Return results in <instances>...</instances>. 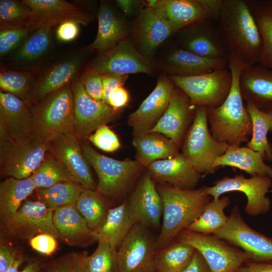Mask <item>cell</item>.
Wrapping results in <instances>:
<instances>
[{
	"label": "cell",
	"instance_id": "cell-42",
	"mask_svg": "<svg viewBox=\"0 0 272 272\" xmlns=\"http://www.w3.org/2000/svg\"><path fill=\"white\" fill-rule=\"evenodd\" d=\"M30 177L36 189L47 188L60 182L71 181L59 165L48 153Z\"/></svg>",
	"mask_w": 272,
	"mask_h": 272
},
{
	"label": "cell",
	"instance_id": "cell-10",
	"mask_svg": "<svg viewBox=\"0 0 272 272\" xmlns=\"http://www.w3.org/2000/svg\"><path fill=\"white\" fill-rule=\"evenodd\" d=\"M222 0H150L147 5L165 20L173 33L217 18Z\"/></svg>",
	"mask_w": 272,
	"mask_h": 272
},
{
	"label": "cell",
	"instance_id": "cell-40",
	"mask_svg": "<svg viewBox=\"0 0 272 272\" xmlns=\"http://www.w3.org/2000/svg\"><path fill=\"white\" fill-rule=\"evenodd\" d=\"M37 189L39 201L54 212L62 207L76 205L85 189L72 181H65Z\"/></svg>",
	"mask_w": 272,
	"mask_h": 272
},
{
	"label": "cell",
	"instance_id": "cell-16",
	"mask_svg": "<svg viewBox=\"0 0 272 272\" xmlns=\"http://www.w3.org/2000/svg\"><path fill=\"white\" fill-rule=\"evenodd\" d=\"M74 105V133L79 139L88 138L99 127L110 121L117 111L102 100L90 96L80 79L71 83Z\"/></svg>",
	"mask_w": 272,
	"mask_h": 272
},
{
	"label": "cell",
	"instance_id": "cell-13",
	"mask_svg": "<svg viewBox=\"0 0 272 272\" xmlns=\"http://www.w3.org/2000/svg\"><path fill=\"white\" fill-rule=\"evenodd\" d=\"M214 235L247 253L252 260L272 261V238L250 227L237 205L232 208L226 224Z\"/></svg>",
	"mask_w": 272,
	"mask_h": 272
},
{
	"label": "cell",
	"instance_id": "cell-59",
	"mask_svg": "<svg viewBox=\"0 0 272 272\" xmlns=\"http://www.w3.org/2000/svg\"><path fill=\"white\" fill-rule=\"evenodd\" d=\"M41 267L39 262H30L20 272H39Z\"/></svg>",
	"mask_w": 272,
	"mask_h": 272
},
{
	"label": "cell",
	"instance_id": "cell-57",
	"mask_svg": "<svg viewBox=\"0 0 272 272\" xmlns=\"http://www.w3.org/2000/svg\"><path fill=\"white\" fill-rule=\"evenodd\" d=\"M115 3L124 15L129 16L139 10L142 2L133 0H117Z\"/></svg>",
	"mask_w": 272,
	"mask_h": 272
},
{
	"label": "cell",
	"instance_id": "cell-20",
	"mask_svg": "<svg viewBox=\"0 0 272 272\" xmlns=\"http://www.w3.org/2000/svg\"><path fill=\"white\" fill-rule=\"evenodd\" d=\"M127 202L130 216L134 224L157 229L163 215L161 197L148 172L138 182Z\"/></svg>",
	"mask_w": 272,
	"mask_h": 272
},
{
	"label": "cell",
	"instance_id": "cell-52",
	"mask_svg": "<svg viewBox=\"0 0 272 272\" xmlns=\"http://www.w3.org/2000/svg\"><path fill=\"white\" fill-rule=\"evenodd\" d=\"M79 23L73 20L64 21L58 25L56 30L57 39L64 42H70L78 36Z\"/></svg>",
	"mask_w": 272,
	"mask_h": 272
},
{
	"label": "cell",
	"instance_id": "cell-37",
	"mask_svg": "<svg viewBox=\"0 0 272 272\" xmlns=\"http://www.w3.org/2000/svg\"><path fill=\"white\" fill-rule=\"evenodd\" d=\"M230 204L228 196H223L210 201L195 221L186 230L205 235L215 234L227 223L229 216L224 210Z\"/></svg>",
	"mask_w": 272,
	"mask_h": 272
},
{
	"label": "cell",
	"instance_id": "cell-29",
	"mask_svg": "<svg viewBox=\"0 0 272 272\" xmlns=\"http://www.w3.org/2000/svg\"><path fill=\"white\" fill-rule=\"evenodd\" d=\"M209 21L193 25L187 30L183 37L182 48L204 57L227 59L228 54L218 29Z\"/></svg>",
	"mask_w": 272,
	"mask_h": 272
},
{
	"label": "cell",
	"instance_id": "cell-27",
	"mask_svg": "<svg viewBox=\"0 0 272 272\" xmlns=\"http://www.w3.org/2000/svg\"><path fill=\"white\" fill-rule=\"evenodd\" d=\"M172 33L167 22L152 8L147 5L140 11L135 35L143 55L149 58Z\"/></svg>",
	"mask_w": 272,
	"mask_h": 272
},
{
	"label": "cell",
	"instance_id": "cell-24",
	"mask_svg": "<svg viewBox=\"0 0 272 272\" xmlns=\"http://www.w3.org/2000/svg\"><path fill=\"white\" fill-rule=\"evenodd\" d=\"M240 91L243 100L258 109H272V70L255 64L245 67L239 78Z\"/></svg>",
	"mask_w": 272,
	"mask_h": 272
},
{
	"label": "cell",
	"instance_id": "cell-49",
	"mask_svg": "<svg viewBox=\"0 0 272 272\" xmlns=\"http://www.w3.org/2000/svg\"><path fill=\"white\" fill-rule=\"evenodd\" d=\"M80 80L90 96L102 100L103 86L101 74L90 67L83 73Z\"/></svg>",
	"mask_w": 272,
	"mask_h": 272
},
{
	"label": "cell",
	"instance_id": "cell-23",
	"mask_svg": "<svg viewBox=\"0 0 272 272\" xmlns=\"http://www.w3.org/2000/svg\"><path fill=\"white\" fill-rule=\"evenodd\" d=\"M147 168L153 179L182 189H194L202 176L182 153L154 161Z\"/></svg>",
	"mask_w": 272,
	"mask_h": 272
},
{
	"label": "cell",
	"instance_id": "cell-48",
	"mask_svg": "<svg viewBox=\"0 0 272 272\" xmlns=\"http://www.w3.org/2000/svg\"><path fill=\"white\" fill-rule=\"evenodd\" d=\"M31 33L26 27L1 29L0 55L4 56L14 49Z\"/></svg>",
	"mask_w": 272,
	"mask_h": 272
},
{
	"label": "cell",
	"instance_id": "cell-9",
	"mask_svg": "<svg viewBox=\"0 0 272 272\" xmlns=\"http://www.w3.org/2000/svg\"><path fill=\"white\" fill-rule=\"evenodd\" d=\"M176 239L197 250L211 272H235L243 264L252 260L247 253L214 234H202L185 229Z\"/></svg>",
	"mask_w": 272,
	"mask_h": 272
},
{
	"label": "cell",
	"instance_id": "cell-62",
	"mask_svg": "<svg viewBox=\"0 0 272 272\" xmlns=\"http://www.w3.org/2000/svg\"><path fill=\"white\" fill-rule=\"evenodd\" d=\"M270 192H272V189L271 190H270Z\"/></svg>",
	"mask_w": 272,
	"mask_h": 272
},
{
	"label": "cell",
	"instance_id": "cell-6",
	"mask_svg": "<svg viewBox=\"0 0 272 272\" xmlns=\"http://www.w3.org/2000/svg\"><path fill=\"white\" fill-rule=\"evenodd\" d=\"M208 108L197 106L192 122L182 143V154L201 175L213 172L215 161L229 145L214 138L208 128Z\"/></svg>",
	"mask_w": 272,
	"mask_h": 272
},
{
	"label": "cell",
	"instance_id": "cell-32",
	"mask_svg": "<svg viewBox=\"0 0 272 272\" xmlns=\"http://www.w3.org/2000/svg\"><path fill=\"white\" fill-rule=\"evenodd\" d=\"M36 189L30 177L19 179L12 177L0 184V228L12 220L25 199Z\"/></svg>",
	"mask_w": 272,
	"mask_h": 272
},
{
	"label": "cell",
	"instance_id": "cell-55",
	"mask_svg": "<svg viewBox=\"0 0 272 272\" xmlns=\"http://www.w3.org/2000/svg\"><path fill=\"white\" fill-rule=\"evenodd\" d=\"M179 272H211V271L202 256L195 250L189 264Z\"/></svg>",
	"mask_w": 272,
	"mask_h": 272
},
{
	"label": "cell",
	"instance_id": "cell-5",
	"mask_svg": "<svg viewBox=\"0 0 272 272\" xmlns=\"http://www.w3.org/2000/svg\"><path fill=\"white\" fill-rule=\"evenodd\" d=\"M82 147L87 161L97 175L96 190L103 197L114 199L123 195L144 167L136 160H117L105 156L86 143Z\"/></svg>",
	"mask_w": 272,
	"mask_h": 272
},
{
	"label": "cell",
	"instance_id": "cell-61",
	"mask_svg": "<svg viewBox=\"0 0 272 272\" xmlns=\"http://www.w3.org/2000/svg\"><path fill=\"white\" fill-rule=\"evenodd\" d=\"M269 3L272 6V1H268Z\"/></svg>",
	"mask_w": 272,
	"mask_h": 272
},
{
	"label": "cell",
	"instance_id": "cell-44",
	"mask_svg": "<svg viewBox=\"0 0 272 272\" xmlns=\"http://www.w3.org/2000/svg\"><path fill=\"white\" fill-rule=\"evenodd\" d=\"M30 9L24 3L14 0L0 1V27L1 29L25 27Z\"/></svg>",
	"mask_w": 272,
	"mask_h": 272
},
{
	"label": "cell",
	"instance_id": "cell-56",
	"mask_svg": "<svg viewBox=\"0 0 272 272\" xmlns=\"http://www.w3.org/2000/svg\"><path fill=\"white\" fill-rule=\"evenodd\" d=\"M235 272H272V261H249Z\"/></svg>",
	"mask_w": 272,
	"mask_h": 272
},
{
	"label": "cell",
	"instance_id": "cell-46",
	"mask_svg": "<svg viewBox=\"0 0 272 272\" xmlns=\"http://www.w3.org/2000/svg\"><path fill=\"white\" fill-rule=\"evenodd\" d=\"M87 255L85 251L65 253L41 267L39 272H84Z\"/></svg>",
	"mask_w": 272,
	"mask_h": 272
},
{
	"label": "cell",
	"instance_id": "cell-58",
	"mask_svg": "<svg viewBox=\"0 0 272 272\" xmlns=\"http://www.w3.org/2000/svg\"><path fill=\"white\" fill-rule=\"evenodd\" d=\"M24 261V256L21 254H18L7 272H20L18 270L19 267Z\"/></svg>",
	"mask_w": 272,
	"mask_h": 272
},
{
	"label": "cell",
	"instance_id": "cell-11",
	"mask_svg": "<svg viewBox=\"0 0 272 272\" xmlns=\"http://www.w3.org/2000/svg\"><path fill=\"white\" fill-rule=\"evenodd\" d=\"M272 179L267 176L245 178L243 174L233 177L224 176L216 180L212 186H204L207 193L217 199L224 193L239 191L247 197L245 212L249 216H257L269 212L271 201L266 194L272 187Z\"/></svg>",
	"mask_w": 272,
	"mask_h": 272
},
{
	"label": "cell",
	"instance_id": "cell-15",
	"mask_svg": "<svg viewBox=\"0 0 272 272\" xmlns=\"http://www.w3.org/2000/svg\"><path fill=\"white\" fill-rule=\"evenodd\" d=\"M53 216V211L40 201L25 200L2 231L13 239L29 240L41 234L59 239Z\"/></svg>",
	"mask_w": 272,
	"mask_h": 272
},
{
	"label": "cell",
	"instance_id": "cell-60",
	"mask_svg": "<svg viewBox=\"0 0 272 272\" xmlns=\"http://www.w3.org/2000/svg\"><path fill=\"white\" fill-rule=\"evenodd\" d=\"M265 112H266L269 115L270 118V127L269 131L272 132V109L265 111Z\"/></svg>",
	"mask_w": 272,
	"mask_h": 272
},
{
	"label": "cell",
	"instance_id": "cell-26",
	"mask_svg": "<svg viewBox=\"0 0 272 272\" xmlns=\"http://www.w3.org/2000/svg\"><path fill=\"white\" fill-rule=\"evenodd\" d=\"M53 222L59 239L70 246L84 247L96 241L92 231L76 205L55 210Z\"/></svg>",
	"mask_w": 272,
	"mask_h": 272
},
{
	"label": "cell",
	"instance_id": "cell-21",
	"mask_svg": "<svg viewBox=\"0 0 272 272\" xmlns=\"http://www.w3.org/2000/svg\"><path fill=\"white\" fill-rule=\"evenodd\" d=\"M32 107L26 102L7 92H0V136L20 141L34 133Z\"/></svg>",
	"mask_w": 272,
	"mask_h": 272
},
{
	"label": "cell",
	"instance_id": "cell-4",
	"mask_svg": "<svg viewBox=\"0 0 272 272\" xmlns=\"http://www.w3.org/2000/svg\"><path fill=\"white\" fill-rule=\"evenodd\" d=\"M34 133L47 141L74 133L73 94L70 83L50 94L32 107Z\"/></svg>",
	"mask_w": 272,
	"mask_h": 272
},
{
	"label": "cell",
	"instance_id": "cell-3",
	"mask_svg": "<svg viewBox=\"0 0 272 272\" xmlns=\"http://www.w3.org/2000/svg\"><path fill=\"white\" fill-rule=\"evenodd\" d=\"M157 190L163 203L162 222L156 240V250L167 245L198 218L211 201L205 186L198 189H182L167 184Z\"/></svg>",
	"mask_w": 272,
	"mask_h": 272
},
{
	"label": "cell",
	"instance_id": "cell-43",
	"mask_svg": "<svg viewBox=\"0 0 272 272\" xmlns=\"http://www.w3.org/2000/svg\"><path fill=\"white\" fill-rule=\"evenodd\" d=\"M116 250L108 243L98 241L92 254L84 260V272H116Z\"/></svg>",
	"mask_w": 272,
	"mask_h": 272
},
{
	"label": "cell",
	"instance_id": "cell-17",
	"mask_svg": "<svg viewBox=\"0 0 272 272\" xmlns=\"http://www.w3.org/2000/svg\"><path fill=\"white\" fill-rule=\"evenodd\" d=\"M90 68L101 74L128 75L130 74H152L155 64L137 50L127 38L119 42L110 50L100 54Z\"/></svg>",
	"mask_w": 272,
	"mask_h": 272
},
{
	"label": "cell",
	"instance_id": "cell-45",
	"mask_svg": "<svg viewBox=\"0 0 272 272\" xmlns=\"http://www.w3.org/2000/svg\"><path fill=\"white\" fill-rule=\"evenodd\" d=\"M32 77L26 73L6 71L0 74L1 91L11 93L26 102L31 92Z\"/></svg>",
	"mask_w": 272,
	"mask_h": 272
},
{
	"label": "cell",
	"instance_id": "cell-35",
	"mask_svg": "<svg viewBox=\"0 0 272 272\" xmlns=\"http://www.w3.org/2000/svg\"><path fill=\"white\" fill-rule=\"evenodd\" d=\"M195 250L191 245L175 239L156 250V272H179L183 270L191 261Z\"/></svg>",
	"mask_w": 272,
	"mask_h": 272
},
{
	"label": "cell",
	"instance_id": "cell-36",
	"mask_svg": "<svg viewBox=\"0 0 272 272\" xmlns=\"http://www.w3.org/2000/svg\"><path fill=\"white\" fill-rule=\"evenodd\" d=\"M262 41L257 63L272 70V6L268 1L248 2Z\"/></svg>",
	"mask_w": 272,
	"mask_h": 272
},
{
	"label": "cell",
	"instance_id": "cell-8",
	"mask_svg": "<svg viewBox=\"0 0 272 272\" xmlns=\"http://www.w3.org/2000/svg\"><path fill=\"white\" fill-rule=\"evenodd\" d=\"M169 78L188 97L193 105L207 108H217L223 103L232 82L228 66L196 75H170Z\"/></svg>",
	"mask_w": 272,
	"mask_h": 272
},
{
	"label": "cell",
	"instance_id": "cell-38",
	"mask_svg": "<svg viewBox=\"0 0 272 272\" xmlns=\"http://www.w3.org/2000/svg\"><path fill=\"white\" fill-rule=\"evenodd\" d=\"M246 108L252 122L251 139L246 147L260 153L264 161H271L272 146L267 139L270 127L269 115L251 103H246Z\"/></svg>",
	"mask_w": 272,
	"mask_h": 272
},
{
	"label": "cell",
	"instance_id": "cell-25",
	"mask_svg": "<svg viewBox=\"0 0 272 272\" xmlns=\"http://www.w3.org/2000/svg\"><path fill=\"white\" fill-rule=\"evenodd\" d=\"M78 54L57 63L43 73L36 82L26 102L36 104L50 94L71 83L84 60Z\"/></svg>",
	"mask_w": 272,
	"mask_h": 272
},
{
	"label": "cell",
	"instance_id": "cell-39",
	"mask_svg": "<svg viewBox=\"0 0 272 272\" xmlns=\"http://www.w3.org/2000/svg\"><path fill=\"white\" fill-rule=\"evenodd\" d=\"M76 207L92 232L104 223L110 210L104 198L96 190L90 189L83 191Z\"/></svg>",
	"mask_w": 272,
	"mask_h": 272
},
{
	"label": "cell",
	"instance_id": "cell-41",
	"mask_svg": "<svg viewBox=\"0 0 272 272\" xmlns=\"http://www.w3.org/2000/svg\"><path fill=\"white\" fill-rule=\"evenodd\" d=\"M51 27H43L35 31L27 38L15 54V60L30 61L41 56L51 42Z\"/></svg>",
	"mask_w": 272,
	"mask_h": 272
},
{
	"label": "cell",
	"instance_id": "cell-14",
	"mask_svg": "<svg viewBox=\"0 0 272 272\" xmlns=\"http://www.w3.org/2000/svg\"><path fill=\"white\" fill-rule=\"evenodd\" d=\"M79 140L75 134L53 138L48 141L47 153L57 162L71 181L85 189L96 190L97 185Z\"/></svg>",
	"mask_w": 272,
	"mask_h": 272
},
{
	"label": "cell",
	"instance_id": "cell-54",
	"mask_svg": "<svg viewBox=\"0 0 272 272\" xmlns=\"http://www.w3.org/2000/svg\"><path fill=\"white\" fill-rule=\"evenodd\" d=\"M129 99L128 91L123 87H120L115 89L110 94L108 104L117 111L126 106Z\"/></svg>",
	"mask_w": 272,
	"mask_h": 272
},
{
	"label": "cell",
	"instance_id": "cell-18",
	"mask_svg": "<svg viewBox=\"0 0 272 272\" xmlns=\"http://www.w3.org/2000/svg\"><path fill=\"white\" fill-rule=\"evenodd\" d=\"M30 9L25 27L30 32L43 28L52 27L69 20L86 25L90 17L73 3L63 0H23Z\"/></svg>",
	"mask_w": 272,
	"mask_h": 272
},
{
	"label": "cell",
	"instance_id": "cell-53",
	"mask_svg": "<svg viewBox=\"0 0 272 272\" xmlns=\"http://www.w3.org/2000/svg\"><path fill=\"white\" fill-rule=\"evenodd\" d=\"M18 255L17 250L13 246L1 244L0 272H7Z\"/></svg>",
	"mask_w": 272,
	"mask_h": 272
},
{
	"label": "cell",
	"instance_id": "cell-51",
	"mask_svg": "<svg viewBox=\"0 0 272 272\" xmlns=\"http://www.w3.org/2000/svg\"><path fill=\"white\" fill-rule=\"evenodd\" d=\"M128 75L105 74L102 75L103 86L102 101L108 104L110 94L117 88L123 87Z\"/></svg>",
	"mask_w": 272,
	"mask_h": 272
},
{
	"label": "cell",
	"instance_id": "cell-28",
	"mask_svg": "<svg viewBox=\"0 0 272 272\" xmlns=\"http://www.w3.org/2000/svg\"><path fill=\"white\" fill-rule=\"evenodd\" d=\"M98 31L90 48L100 54L115 47L127 38V24L123 17L112 6L102 3L98 13Z\"/></svg>",
	"mask_w": 272,
	"mask_h": 272
},
{
	"label": "cell",
	"instance_id": "cell-47",
	"mask_svg": "<svg viewBox=\"0 0 272 272\" xmlns=\"http://www.w3.org/2000/svg\"><path fill=\"white\" fill-rule=\"evenodd\" d=\"M88 138L95 146L106 152H114L120 147L117 135L106 124L99 127Z\"/></svg>",
	"mask_w": 272,
	"mask_h": 272
},
{
	"label": "cell",
	"instance_id": "cell-19",
	"mask_svg": "<svg viewBox=\"0 0 272 272\" xmlns=\"http://www.w3.org/2000/svg\"><path fill=\"white\" fill-rule=\"evenodd\" d=\"M175 86L170 78L161 76L152 92L128 117L133 137L149 132L166 110Z\"/></svg>",
	"mask_w": 272,
	"mask_h": 272
},
{
	"label": "cell",
	"instance_id": "cell-7",
	"mask_svg": "<svg viewBox=\"0 0 272 272\" xmlns=\"http://www.w3.org/2000/svg\"><path fill=\"white\" fill-rule=\"evenodd\" d=\"M48 150V141L35 133L20 141L0 136L1 175L19 179L30 177Z\"/></svg>",
	"mask_w": 272,
	"mask_h": 272
},
{
	"label": "cell",
	"instance_id": "cell-50",
	"mask_svg": "<svg viewBox=\"0 0 272 272\" xmlns=\"http://www.w3.org/2000/svg\"><path fill=\"white\" fill-rule=\"evenodd\" d=\"M53 236L47 234L37 235L29 239L31 247L43 254L49 255L53 253L57 248V242Z\"/></svg>",
	"mask_w": 272,
	"mask_h": 272
},
{
	"label": "cell",
	"instance_id": "cell-33",
	"mask_svg": "<svg viewBox=\"0 0 272 272\" xmlns=\"http://www.w3.org/2000/svg\"><path fill=\"white\" fill-rule=\"evenodd\" d=\"M132 144L136 152L135 160L146 167L154 161L172 158L180 153L172 140L158 132L133 137Z\"/></svg>",
	"mask_w": 272,
	"mask_h": 272
},
{
	"label": "cell",
	"instance_id": "cell-22",
	"mask_svg": "<svg viewBox=\"0 0 272 272\" xmlns=\"http://www.w3.org/2000/svg\"><path fill=\"white\" fill-rule=\"evenodd\" d=\"M196 107L188 97L175 86L166 110L149 132L163 134L179 149L189 125L193 121Z\"/></svg>",
	"mask_w": 272,
	"mask_h": 272
},
{
	"label": "cell",
	"instance_id": "cell-2",
	"mask_svg": "<svg viewBox=\"0 0 272 272\" xmlns=\"http://www.w3.org/2000/svg\"><path fill=\"white\" fill-rule=\"evenodd\" d=\"M227 61L232 76L231 90L220 106L208 108V121L215 139L228 145L240 146L249 141L252 134L251 118L244 104L239 88L241 73L247 66L231 56H228Z\"/></svg>",
	"mask_w": 272,
	"mask_h": 272
},
{
	"label": "cell",
	"instance_id": "cell-34",
	"mask_svg": "<svg viewBox=\"0 0 272 272\" xmlns=\"http://www.w3.org/2000/svg\"><path fill=\"white\" fill-rule=\"evenodd\" d=\"M134 225L127 201L110 209L102 226L93 232L96 241H104L117 249Z\"/></svg>",
	"mask_w": 272,
	"mask_h": 272
},
{
	"label": "cell",
	"instance_id": "cell-30",
	"mask_svg": "<svg viewBox=\"0 0 272 272\" xmlns=\"http://www.w3.org/2000/svg\"><path fill=\"white\" fill-rule=\"evenodd\" d=\"M165 66L171 75L193 76L228 67L226 59L202 57L183 48L172 51L167 56Z\"/></svg>",
	"mask_w": 272,
	"mask_h": 272
},
{
	"label": "cell",
	"instance_id": "cell-31",
	"mask_svg": "<svg viewBox=\"0 0 272 272\" xmlns=\"http://www.w3.org/2000/svg\"><path fill=\"white\" fill-rule=\"evenodd\" d=\"M231 166L243 170L252 176L272 179V167L265 164L260 153L247 147L229 145L225 153L215 162L214 169Z\"/></svg>",
	"mask_w": 272,
	"mask_h": 272
},
{
	"label": "cell",
	"instance_id": "cell-12",
	"mask_svg": "<svg viewBox=\"0 0 272 272\" xmlns=\"http://www.w3.org/2000/svg\"><path fill=\"white\" fill-rule=\"evenodd\" d=\"M148 228L135 224L116 250V272H156L155 243Z\"/></svg>",
	"mask_w": 272,
	"mask_h": 272
},
{
	"label": "cell",
	"instance_id": "cell-1",
	"mask_svg": "<svg viewBox=\"0 0 272 272\" xmlns=\"http://www.w3.org/2000/svg\"><path fill=\"white\" fill-rule=\"evenodd\" d=\"M217 29L228 56L247 66L257 63L261 48L260 32L248 3L222 0Z\"/></svg>",
	"mask_w": 272,
	"mask_h": 272
}]
</instances>
